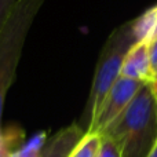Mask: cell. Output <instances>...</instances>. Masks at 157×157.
I'll use <instances>...</instances> for the list:
<instances>
[{
    "label": "cell",
    "mask_w": 157,
    "mask_h": 157,
    "mask_svg": "<svg viewBox=\"0 0 157 157\" xmlns=\"http://www.w3.org/2000/svg\"><path fill=\"white\" fill-rule=\"evenodd\" d=\"M132 33L136 43L138 41H152L157 26V4L145 11L142 15L131 21Z\"/></svg>",
    "instance_id": "obj_7"
},
{
    "label": "cell",
    "mask_w": 157,
    "mask_h": 157,
    "mask_svg": "<svg viewBox=\"0 0 157 157\" xmlns=\"http://www.w3.org/2000/svg\"><path fill=\"white\" fill-rule=\"evenodd\" d=\"M142 84L145 83L120 76V78L113 84V87L106 94L105 99L102 101L94 120L88 125L86 132H102L132 102V99L138 94Z\"/></svg>",
    "instance_id": "obj_4"
},
{
    "label": "cell",
    "mask_w": 157,
    "mask_h": 157,
    "mask_svg": "<svg viewBox=\"0 0 157 157\" xmlns=\"http://www.w3.org/2000/svg\"><path fill=\"white\" fill-rule=\"evenodd\" d=\"M44 3L46 0H17L0 30V128L6 98L15 80L25 41Z\"/></svg>",
    "instance_id": "obj_2"
},
{
    "label": "cell",
    "mask_w": 157,
    "mask_h": 157,
    "mask_svg": "<svg viewBox=\"0 0 157 157\" xmlns=\"http://www.w3.org/2000/svg\"><path fill=\"white\" fill-rule=\"evenodd\" d=\"M152 87H153V91H155V94L157 95V76H156V80H155V81H153Z\"/></svg>",
    "instance_id": "obj_15"
},
{
    "label": "cell",
    "mask_w": 157,
    "mask_h": 157,
    "mask_svg": "<svg viewBox=\"0 0 157 157\" xmlns=\"http://www.w3.org/2000/svg\"><path fill=\"white\" fill-rule=\"evenodd\" d=\"M17 0H0V30L7 19L8 14L13 10V6L15 4Z\"/></svg>",
    "instance_id": "obj_12"
},
{
    "label": "cell",
    "mask_w": 157,
    "mask_h": 157,
    "mask_svg": "<svg viewBox=\"0 0 157 157\" xmlns=\"http://www.w3.org/2000/svg\"><path fill=\"white\" fill-rule=\"evenodd\" d=\"M25 132L18 125L0 128V157H11L17 149L24 145Z\"/></svg>",
    "instance_id": "obj_8"
},
{
    "label": "cell",
    "mask_w": 157,
    "mask_h": 157,
    "mask_svg": "<svg viewBox=\"0 0 157 157\" xmlns=\"http://www.w3.org/2000/svg\"><path fill=\"white\" fill-rule=\"evenodd\" d=\"M135 43L136 40L134 37L131 21L116 28L110 33V36L106 39L99 52L88 99H87L86 108H84L83 116H81V121L86 125V130L94 120L95 114L109 90L121 76L123 62H124L131 47Z\"/></svg>",
    "instance_id": "obj_3"
},
{
    "label": "cell",
    "mask_w": 157,
    "mask_h": 157,
    "mask_svg": "<svg viewBox=\"0 0 157 157\" xmlns=\"http://www.w3.org/2000/svg\"><path fill=\"white\" fill-rule=\"evenodd\" d=\"M84 134L86 130L76 123L62 128L50 139H47L40 157H68Z\"/></svg>",
    "instance_id": "obj_6"
},
{
    "label": "cell",
    "mask_w": 157,
    "mask_h": 157,
    "mask_svg": "<svg viewBox=\"0 0 157 157\" xmlns=\"http://www.w3.org/2000/svg\"><path fill=\"white\" fill-rule=\"evenodd\" d=\"M121 76L141 83L153 84L156 73L150 59V41H138L131 47L123 62Z\"/></svg>",
    "instance_id": "obj_5"
},
{
    "label": "cell",
    "mask_w": 157,
    "mask_h": 157,
    "mask_svg": "<svg viewBox=\"0 0 157 157\" xmlns=\"http://www.w3.org/2000/svg\"><path fill=\"white\" fill-rule=\"evenodd\" d=\"M150 59H152V66L157 76V37L150 41Z\"/></svg>",
    "instance_id": "obj_13"
},
{
    "label": "cell",
    "mask_w": 157,
    "mask_h": 157,
    "mask_svg": "<svg viewBox=\"0 0 157 157\" xmlns=\"http://www.w3.org/2000/svg\"><path fill=\"white\" fill-rule=\"evenodd\" d=\"M147 157H157V142H156V145H155V147L152 149V152L147 155Z\"/></svg>",
    "instance_id": "obj_14"
},
{
    "label": "cell",
    "mask_w": 157,
    "mask_h": 157,
    "mask_svg": "<svg viewBox=\"0 0 157 157\" xmlns=\"http://www.w3.org/2000/svg\"><path fill=\"white\" fill-rule=\"evenodd\" d=\"M101 135L116 142L121 157H147L157 142V97L152 84H142L132 102Z\"/></svg>",
    "instance_id": "obj_1"
},
{
    "label": "cell",
    "mask_w": 157,
    "mask_h": 157,
    "mask_svg": "<svg viewBox=\"0 0 157 157\" xmlns=\"http://www.w3.org/2000/svg\"><path fill=\"white\" fill-rule=\"evenodd\" d=\"M102 144V135L97 132H86L68 157H98Z\"/></svg>",
    "instance_id": "obj_9"
},
{
    "label": "cell",
    "mask_w": 157,
    "mask_h": 157,
    "mask_svg": "<svg viewBox=\"0 0 157 157\" xmlns=\"http://www.w3.org/2000/svg\"><path fill=\"white\" fill-rule=\"evenodd\" d=\"M156 97H157V95H156Z\"/></svg>",
    "instance_id": "obj_16"
},
{
    "label": "cell",
    "mask_w": 157,
    "mask_h": 157,
    "mask_svg": "<svg viewBox=\"0 0 157 157\" xmlns=\"http://www.w3.org/2000/svg\"><path fill=\"white\" fill-rule=\"evenodd\" d=\"M47 139L48 138H47V134L44 131L35 134L29 141L24 142V145L19 149H17L11 157H40V153L46 145Z\"/></svg>",
    "instance_id": "obj_10"
},
{
    "label": "cell",
    "mask_w": 157,
    "mask_h": 157,
    "mask_svg": "<svg viewBox=\"0 0 157 157\" xmlns=\"http://www.w3.org/2000/svg\"><path fill=\"white\" fill-rule=\"evenodd\" d=\"M98 157H121V153L113 139L102 135V144H101Z\"/></svg>",
    "instance_id": "obj_11"
}]
</instances>
